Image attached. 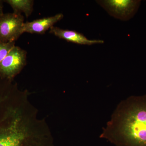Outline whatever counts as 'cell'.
<instances>
[{
	"label": "cell",
	"mask_w": 146,
	"mask_h": 146,
	"mask_svg": "<svg viewBox=\"0 0 146 146\" xmlns=\"http://www.w3.org/2000/svg\"><path fill=\"white\" fill-rule=\"evenodd\" d=\"M100 138L115 146H146V95L120 102Z\"/></svg>",
	"instance_id": "1"
},
{
	"label": "cell",
	"mask_w": 146,
	"mask_h": 146,
	"mask_svg": "<svg viewBox=\"0 0 146 146\" xmlns=\"http://www.w3.org/2000/svg\"><path fill=\"white\" fill-rule=\"evenodd\" d=\"M27 52L15 46L0 62V78L11 81L27 64Z\"/></svg>",
	"instance_id": "2"
},
{
	"label": "cell",
	"mask_w": 146,
	"mask_h": 146,
	"mask_svg": "<svg viewBox=\"0 0 146 146\" xmlns=\"http://www.w3.org/2000/svg\"><path fill=\"white\" fill-rule=\"evenodd\" d=\"M24 16L20 13L0 15V42H16L24 33Z\"/></svg>",
	"instance_id": "3"
},
{
	"label": "cell",
	"mask_w": 146,
	"mask_h": 146,
	"mask_svg": "<svg viewBox=\"0 0 146 146\" xmlns=\"http://www.w3.org/2000/svg\"><path fill=\"white\" fill-rule=\"evenodd\" d=\"M97 3L110 16L126 21L131 19L137 13L141 1L133 0H101Z\"/></svg>",
	"instance_id": "4"
},
{
	"label": "cell",
	"mask_w": 146,
	"mask_h": 146,
	"mask_svg": "<svg viewBox=\"0 0 146 146\" xmlns=\"http://www.w3.org/2000/svg\"><path fill=\"white\" fill-rule=\"evenodd\" d=\"M49 33L60 39L77 44L91 46L97 44H102L104 42V40L101 39H89L83 34L75 31L63 29L56 27H52L50 29Z\"/></svg>",
	"instance_id": "5"
},
{
	"label": "cell",
	"mask_w": 146,
	"mask_h": 146,
	"mask_svg": "<svg viewBox=\"0 0 146 146\" xmlns=\"http://www.w3.org/2000/svg\"><path fill=\"white\" fill-rule=\"evenodd\" d=\"M62 13H58L54 16L45 17L25 23L24 25V33L43 35L54 26L55 24L60 21L63 18Z\"/></svg>",
	"instance_id": "6"
},
{
	"label": "cell",
	"mask_w": 146,
	"mask_h": 146,
	"mask_svg": "<svg viewBox=\"0 0 146 146\" xmlns=\"http://www.w3.org/2000/svg\"><path fill=\"white\" fill-rule=\"evenodd\" d=\"M4 2L7 3L11 7L13 12L20 14L23 13L27 18L30 16L33 11V0H6Z\"/></svg>",
	"instance_id": "7"
},
{
	"label": "cell",
	"mask_w": 146,
	"mask_h": 146,
	"mask_svg": "<svg viewBox=\"0 0 146 146\" xmlns=\"http://www.w3.org/2000/svg\"><path fill=\"white\" fill-rule=\"evenodd\" d=\"M15 42L2 43L0 42V62L7 55L11 50L15 46Z\"/></svg>",
	"instance_id": "8"
},
{
	"label": "cell",
	"mask_w": 146,
	"mask_h": 146,
	"mask_svg": "<svg viewBox=\"0 0 146 146\" xmlns=\"http://www.w3.org/2000/svg\"><path fill=\"white\" fill-rule=\"evenodd\" d=\"M4 1L0 0V15L3 13V3Z\"/></svg>",
	"instance_id": "9"
}]
</instances>
